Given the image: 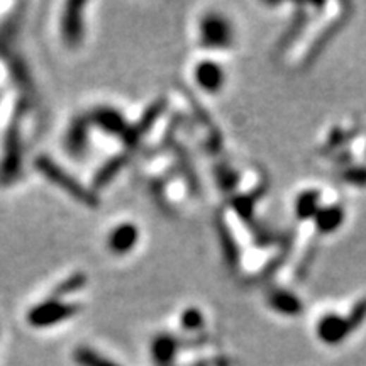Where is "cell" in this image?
Wrapping results in <instances>:
<instances>
[{"label":"cell","mask_w":366,"mask_h":366,"mask_svg":"<svg viewBox=\"0 0 366 366\" xmlns=\"http://www.w3.org/2000/svg\"><path fill=\"white\" fill-rule=\"evenodd\" d=\"M182 324L185 329H195L202 324V315L199 314V310L195 309H188L185 310V314L182 315Z\"/></svg>","instance_id":"ac0fdd59"},{"label":"cell","mask_w":366,"mask_h":366,"mask_svg":"<svg viewBox=\"0 0 366 366\" xmlns=\"http://www.w3.org/2000/svg\"><path fill=\"white\" fill-rule=\"evenodd\" d=\"M153 360L158 366H170L176 355V341L171 336H158L151 344Z\"/></svg>","instance_id":"8fae6325"},{"label":"cell","mask_w":366,"mask_h":366,"mask_svg":"<svg viewBox=\"0 0 366 366\" xmlns=\"http://www.w3.org/2000/svg\"><path fill=\"white\" fill-rule=\"evenodd\" d=\"M297 212L302 217H310L314 214H317V195L315 193H304V195H300V199L297 200Z\"/></svg>","instance_id":"2e32d148"},{"label":"cell","mask_w":366,"mask_h":366,"mask_svg":"<svg viewBox=\"0 0 366 366\" xmlns=\"http://www.w3.org/2000/svg\"><path fill=\"white\" fill-rule=\"evenodd\" d=\"M273 305L283 314H297V310H300V304L287 293H281V295L273 298Z\"/></svg>","instance_id":"e0dca14e"},{"label":"cell","mask_w":366,"mask_h":366,"mask_svg":"<svg viewBox=\"0 0 366 366\" xmlns=\"http://www.w3.org/2000/svg\"><path fill=\"white\" fill-rule=\"evenodd\" d=\"M202 39L207 44L221 46L227 43L229 37V28L221 18H207L202 23Z\"/></svg>","instance_id":"30bf717a"},{"label":"cell","mask_w":366,"mask_h":366,"mask_svg":"<svg viewBox=\"0 0 366 366\" xmlns=\"http://www.w3.org/2000/svg\"><path fill=\"white\" fill-rule=\"evenodd\" d=\"M85 2H68L63 7L60 20L61 39L66 48L77 49L85 39Z\"/></svg>","instance_id":"3957f363"},{"label":"cell","mask_w":366,"mask_h":366,"mask_svg":"<svg viewBox=\"0 0 366 366\" xmlns=\"http://www.w3.org/2000/svg\"><path fill=\"white\" fill-rule=\"evenodd\" d=\"M351 329H355V327L351 326V322L349 321L336 317V315H327V317H324L322 321L319 322L317 332L324 343L336 344L346 338Z\"/></svg>","instance_id":"ba28073f"},{"label":"cell","mask_w":366,"mask_h":366,"mask_svg":"<svg viewBox=\"0 0 366 366\" xmlns=\"http://www.w3.org/2000/svg\"><path fill=\"white\" fill-rule=\"evenodd\" d=\"M85 285H87L85 273H73V275H70L68 279H65L56 285V288L53 290L51 297L63 300V298L68 297L70 293H75L78 292V290H82Z\"/></svg>","instance_id":"5bb4252c"},{"label":"cell","mask_w":366,"mask_h":366,"mask_svg":"<svg viewBox=\"0 0 366 366\" xmlns=\"http://www.w3.org/2000/svg\"><path fill=\"white\" fill-rule=\"evenodd\" d=\"M73 360L78 366H119L109 358L100 355L99 351L87 346H78L75 349Z\"/></svg>","instance_id":"4fadbf2b"},{"label":"cell","mask_w":366,"mask_h":366,"mask_svg":"<svg viewBox=\"0 0 366 366\" xmlns=\"http://www.w3.org/2000/svg\"><path fill=\"white\" fill-rule=\"evenodd\" d=\"M88 119H90L94 128L100 129V131L109 134V136L124 138L129 128L124 116L114 107H97L95 111L88 116Z\"/></svg>","instance_id":"8992f818"},{"label":"cell","mask_w":366,"mask_h":366,"mask_svg":"<svg viewBox=\"0 0 366 366\" xmlns=\"http://www.w3.org/2000/svg\"><path fill=\"white\" fill-rule=\"evenodd\" d=\"M195 78L197 83L209 92L219 90L222 87V83H224V73H222L221 66L212 61L199 63L195 70Z\"/></svg>","instance_id":"9c48e42d"},{"label":"cell","mask_w":366,"mask_h":366,"mask_svg":"<svg viewBox=\"0 0 366 366\" xmlns=\"http://www.w3.org/2000/svg\"><path fill=\"white\" fill-rule=\"evenodd\" d=\"M341 222H343V212L339 209H326L317 212V226L326 233L336 229Z\"/></svg>","instance_id":"9a60e30c"},{"label":"cell","mask_w":366,"mask_h":366,"mask_svg":"<svg viewBox=\"0 0 366 366\" xmlns=\"http://www.w3.org/2000/svg\"><path fill=\"white\" fill-rule=\"evenodd\" d=\"M23 166V145H20V133L18 121H12L9 131L4 142V154L0 161V180L4 183L14 182L19 176Z\"/></svg>","instance_id":"277c9868"},{"label":"cell","mask_w":366,"mask_h":366,"mask_svg":"<svg viewBox=\"0 0 366 366\" xmlns=\"http://www.w3.org/2000/svg\"><path fill=\"white\" fill-rule=\"evenodd\" d=\"M126 165H128V157H126V154L114 157L111 161L105 163V165L100 168V170L97 171V175H95V180H94L95 188H99V190H100V188L107 187V185L111 183L117 175H119V171Z\"/></svg>","instance_id":"7c38bea8"},{"label":"cell","mask_w":366,"mask_h":366,"mask_svg":"<svg viewBox=\"0 0 366 366\" xmlns=\"http://www.w3.org/2000/svg\"><path fill=\"white\" fill-rule=\"evenodd\" d=\"M35 166L49 183H53L54 187L61 188L63 192L68 193L71 199L80 202V204L85 205V207H90V209L99 207V197L95 195V192L88 190L85 185L80 183L73 175H70L65 168H61L56 161H53L51 158L48 157L36 158Z\"/></svg>","instance_id":"6da1fadb"},{"label":"cell","mask_w":366,"mask_h":366,"mask_svg":"<svg viewBox=\"0 0 366 366\" xmlns=\"http://www.w3.org/2000/svg\"><path fill=\"white\" fill-rule=\"evenodd\" d=\"M140 241V229L133 222H121L107 236V248L114 255H128Z\"/></svg>","instance_id":"52a82bcc"},{"label":"cell","mask_w":366,"mask_h":366,"mask_svg":"<svg viewBox=\"0 0 366 366\" xmlns=\"http://www.w3.org/2000/svg\"><path fill=\"white\" fill-rule=\"evenodd\" d=\"M80 312L78 304L60 300V298H46L35 307L29 309L26 315V321L31 327L36 329H48V327L56 326V324L68 321Z\"/></svg>","instance_id":"7a4b0ae2"},{"label":"cell","mask_w":366,"mask_h":366,"mask_svg":"<svg viewBox=\"0 0 366 366\" xmlns=\"http://www.w3.org/2000/svg\"><path fill=\"white\" fill-rule=\"evenodd\" d=\"M92 122L88 116H78L70 122L65 134V150L71 157L78 158L87 153L88 141H90Z\"/></svg>","instance_id":"5b68a950"}]
</instances>
